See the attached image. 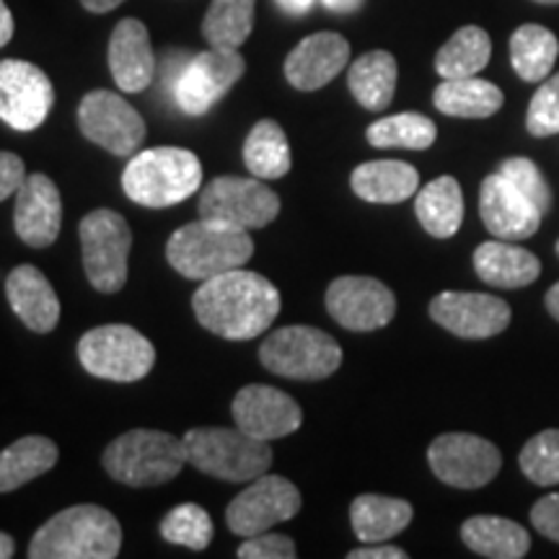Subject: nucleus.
I'll list each match as a JSON object with an SVG mask.
<instances>
[{
  "mask_svg": "<svg viewBox=\"0 0 559 559\" xmlns=\"http://www.w3.org/2000/svg\"><path fill=\"white\" fill-rule=\"evenodd\" d=\"M280 290L267 277L249 270H230L200 283L192 296L194 317L207 332L223 340H254L277 319Z\"/></svg>",
  "mask_w": 559,
  "mask_h": 559,
  "instance_id": "f257e3e1",
  "label": "nucleus"
},
{
  "mask_svg": "<svg viewBox=\"0 0 559 559\" xmlns=\"http://www.w3.org/2000/svg\"><path fill=\"white\" fill-rule=\"evenodd\" d=\"M254 254L247 228L228 226V223L200 218L174 230L166 243V260L181 277L205 280L239 270Z\"/></svg>",
  "mask_w": 559,
  "mask_h": 559,
  "instance_id": "f03ea898",
  "label": "nucleus"
},
{
  "mask_svg": "<svg viewBox=\"0 0 559 559\" xmlns=\"http://www.w3.org/2000/svg\"><path fill=\"white\" fill-rule=\"evenodd\" d=\"M122 549V526L107 508L73 506L60 510L32 536V559H115Z\"/></svg>",
  "mask_w": 559,
  "mask_h": 559,
  "instance_id": "7ed1b4c3",
  "label": "nucleus"
},
{
  "mask_svg": "<svg viewBox=\"0 0 559 559\" xmlns=\"http://www.w3.org/2000/svg\"><path fill=\"white\" fill-rule=\"evenodd\" d=\"M202 164L187 148L138 151L124 166L122 190L143 207H171L200 192Z\"/></svg>",
  "mask_w": 559,
  "mask_h": 559,
  "instance_id": "20e7f679",
  "label": "nucleus"
},
{
  "mask_svg": "<svg viewBox=\"0 0 559 559\" xmlns=\"http://www.w3.org/2000/svg\"><path fill=\"white\" fill-rule=\"evenodd\" d=\"M187 466L185 440L164 430H130L104 451V469L128 487H158L177 479Z\"/></svg>",
  "mask_w": 559,
  "mask_h": 559,
  "instance_id": "39448f33",
  "label": "nucleus"
},
{
  "mask_svg": "<svg viewBox=\"0 0 559 559\" xmlns=\"http://www.w3.org/2000/svg\"><path fill=\"white\" fill-rule=\"evenodd\" d=\"M187 464L223 481H251L267 474L272 449L241 428H194L185 438Z\"/></svg>",
  "mask_w": 559,
  "mask_h": 559,
  "instance_id": "423d86ee",
  "label": "nucleus"
},
{
  "mask_svg": "<svg viewBox=\"0 0 559 559\" xmlns=\"http://www.w3.org/2000/svg\"><path fill=\"white\" fill-rule=\"evenodd\" d=\"M260 360L270 373L293 381H324L342 366V347L317 326H283L260 345Z\"/></svg>",
  "mask_w": 559,
  "mask_h": 559,
  "instance_id": "0eeeda50",
  "label": "nucleus"
},
{
  "mask_svg": "<svg viewBox=\"0 0 559 559\" xmlns=\"http://www.w3.org/2000/svg\"><path fill=\"white\" fill-rule=\"evenodd\" d=\"M79 360L96 379L135 383L153 370L156 349L128 324H104L79 340Z\"/></svg>",
  "mask_w": 559,
  "mask_h": 559,
  "instance_id": "6e6552de",
  "label": "nucleus"
},
{
  "mask_svg": "<svg viewBox=\"0 0 559 559\" xmlns=\"http://www.w3.org/2000/svg\"><path fill=\"white\" fill-rule=\"evenodd\" d=\"M81 254L88 283L99 293H120L128 283L132 230L115 210H94L81 221Z\"/></svg>",
  "mask_w": 559,
  "mask_h": 559,
  "instance_id": "1a4fd4ad",
  "label": "nucleus"
},
{
  "mask_svg": "<svg viewBox=\"0 0 559 559\" xmlns=\"http://www.w3.org/2000/svg\"><path fill=\"white\" fill-rule=\"evenodd\" d=\"M200 218L236 228H264L277 218L280 198L260 177H218L200 194Z\"/></svg>",
  "mask_w": 559,
  "mask_h": 559,
  "instance_id": "9d476101",
  "label": "nucleus"
},
{
  "mask_svg": "<svg viewBox=\"0 0 559 559\" xmlns=\"http://www.w3.org/2000/svg\"><path fill=\"white\" fill-rule=\"evenodd\" d=\"M428 464L443 485L479 489L500 474L502 453L487 438L472 432H445L430 443Z\"/></svg>",
  "mask_w": 559,
  "mask_h": 559,
  "instance_id": "9b49d317",
  "label": "nucleus"
},
{
  "mask_svg": "<svg viewBox=\"0 0 559 559\" xmlns=\"http://www.w3.org/2000/svg\"><path fill=\"white\" fill-rule=\"evenodd\" d=\"M247 60L239 50H210L194 55L174 83V102L190 117H202L241 81Z\"/></svg>",
  "mask_w": 559,
  "mask_h": 559,
  "instance_id": "f8f14e48",
  "label": "nucleus"
},
{
  "mask_svg": "<svg viewBox=\"0 0 559 559\" xmlns=\"http://www.w3.org/2000/svg\"><path fill=\"white\" fill-rule=\"evenodd\" d=\"M83 138L109 151L111 156H135L145 140V122L130 102L115 91H91L79 104Z\"/></svg>",
  "mask_w": 559,
  "mask_h": 559,
  "instance_id": "ddd939ff",
  "label": "nucleus"
},
{
  "mask_svg": "<svg viewBox=\"0 0 559 559\" xmlns=\"http://www.w3.org/2000/svg\"><path fill=\"white\" fill-rule=\"evenodd\" d=\"M300 510V492L290 479L277 474H262L251 479L247 489H241L226 510V523L230 534L249 539L264 534L277 523L290 521Z\"/></svg>",
  "mask_w": 559,
  "mask_h": 559,
  "instance_id": "4468645a",
  "label": "nucleus"
},
{
  "mask_svg": "<svg viewBox=\"0 0 559 559\" xmlns=\"http://www.w3.org/2000/svg\"><path fill=\"white\" fill-rule=\"evenodd\" d=\"M55 104L47 73L26 60H0V120L19 132L37 130Z\"/></svg>",
  "mask_w": 559,
  "mask_h": 559,
  "instance_id": "2eb2a0df",
  "label": "nucleus"
},
{
  "mask_svg": "<svg viewBox=\"0 0 559 559\" xmlns=\"http://www.w3.org/2000/svg\"><path fill=\"white\" fill-rule=\"evenodd\" d=\"M326 311L349 332H376L394 319L396 296L381 280L345 275L326 288Z\"/></svg>",
  "mask_w": 559,
  "mask_h": 559,
  "instance_id": "dca6fc26",
  "label": "nucleus"
},
{
  "mask_svg": "<svg viewBox=\"0 0 559 559\" xmlns=\"http://www.w3.org/2000/svg\"><path fill=\"white\" fill-rule=\"evenodd\" d=\"M430 317L461 340H489L508 330L513 313L506 300L489 293L445 290L430 300Z\"/></svg>",
  "mask_w": 559,
  "mask_h": 559,
  "instance_id": "f3484780",
  "label": "nucleus"
},
{
  "mask_svg": "<svg viewBox=\"0 0 559 559\" xmlns=\"http://www.w3.org/2000/svg\"><path fill=\"white\" fill-rule=\"evenodd\" d=\"M234 423L236 428L249 432L251 438L277 440L296 432L304 425V409L285 391L262 386H243L234 400Z\"/></svg>",
  "mask_w": 559,
  "mask_h": 559,
  "instance_id": "a211bd4d",
  "label": "nucleus"
},
{
  "mask_svg": "<svg viewBox=\"0 0 559 559\" xmlns=\"http://www.w3.org/2000/svg\"><path fill=\"white\" fill-rule=\"evenodd\" d=\"M13 228L26 247L47 249L58 241L62 228V198L47 174H26L16 192Z\"/></svg>",
  "mask_w": 559,
  "mask_h": 559,
  "instance_id": "6ab92c4d",
  "label": "nucleus"
},
{
  "mask_svg": "<svg viewBox=\"0 0 559 559\" xmlns=\"http://www.w3.org/2000/svg\"><path fill=\"white\" fill-rule=\"evenodd\" d=\"M481 223L495 239L523 241L542 226L544 215L500 171L489 174L479 190Z\"/></svg>",
  "mask_w": 559,
  "mask_h": 559,
  "instance_id": "aec40b11",
  "label": "nucleus"
},
{
  "mask_svg": "<svg viewBox=\"0 0 559 559\" xmlns=\"http://www.w3.org/2000/svg\"><path fill=\"white\" fill-rule=\"evenodd\" d=\"M349 62V41L337 32H317L293 47L285 60V79L298 91H319Z\"/></svg>",
  "mask_w": 559,
  "mask_h": 559,
  "instance_id": "412c9836",
  "label": "nucleus"
},
{
  "mask_svg": "<svg viewBox=\"0 0 559 559\" xmlns=\"http://www.w3.org/2000/svg\"><path fill=\"white\" fill-rule=\"evenodd\" d=\"M109 70L117 88L140 94L156 79V52L143 21L122 19L109 37Z\"/></svg>",
  "mask_w": 559,
  "mask_h": 559,
  "instance_id": "4be33fe9",
  "label": "nucleus"
},
{
  "mask_svg": "<svg viewBox=\"0 0 559 559\" xmlns=\"http://www.w3.org/2000/svg\"><path fill=\"white\" fill-rule=\"evenodd\" d=\"M5 296H9L11 311L21 319L26 330L47 334L58 326L60 321V298L45 272L34 264H19L16 270L5 277Z\"/></svg>",
  "mask_w": 559,
  "mask_h": 559,
  "instance_id": "5701e85b",
  "label": "nucleus"
},
{
  "mask_svg": "<svg viewBox=\"0 0 559 559\" xmlns=\"http://www.w3.org/2000/svg\"><path fill=\"white\" fill-rule=\"evenodd\" d=\"M474 272H477L481 283L492 285V288H526L542 275L539 257L531 254L528 249L519 247L515 241H485L474 251Z\"/></svg>",
  "mask_w": 559,
  "mask_h": 559,
  "instance_id": "b1692460",
  "label": "nucleus"
},
{
  "mask_svg": "<svg viewBox=\"0 0 559 559\" xmlns=\"http://www.w3.org/2000/svg\"><path fill=\"white\" fill-rule=\"evenodd\" d=\"M349 187L366 202L396 205L415 198L419 190V174L407 160H368L349 177Z\"/></svg>",
  "mask_w": 559,
  "mask_h": 559,
  "instance_id": "393cba45",
  "label": "nucleus"
},
{
  "mask_svg": "<svg viewBox=\"0 0 559 559\" xmlns=\"http://www.w3.org/2000/svg\"><path fill=\"white\" fill-rule=\"evenodd\" d=\"M461 542L474 555L489 559H521L528 555L531 536L521 523L500 515H474L461 526Z\"/></svg>",
  "mask_w": 559,
  "mask_h": 559,
  "instance_id": "a878e982",
  "label": "nucleus"
},
{
  "mask_svg": "<svg viewBox=\"0 0 559 559\" xmlns=\"http://www.w3.org/2000/svg\"><path fill=\"white\" fill-rule=\"evenodd\" d=\"M415 213L432 239H451L464 223V192L453 177H438L415 194Z\"/></svg>",
  "mask_w": 559,
  "mask_h": 559,
  "instance_id": "bb28decb",
  "label": "nucleus"
},
{
  "mask_svg": "<svg viewBox=\"0 0 559 559\" xmlns=\"http://www.w3.org/2000/svg\"><path fill=\"white\" fill-rule=\"evenodd\" d=\"M415 510L407 500L383 498V495H360L349 506V523L362 544H381L402 534L412 523Z\"/></svg>",
  "mask_w": 559,
  "mask_h": 559,
  "instance_id": "cd10ccee",
  "label": "nucleus"
},
{
  "mask_svg": "<svg viewBox=\"0 0 559 559\" xmlns=\"http://www.w3.org/2000/svg\"><path fill=\"white\" fill-rule=\"evenodd\" d=\"M396 75H400V66L394 55L386 50L366 52L349 66V94L368 111H383L394 99Z\"/></svg>",
  "mask_w": 559,
  "mask_h": 559,
  "instance_id": "c85d7f7f",
  "label": "nucleus"
},
{
  "mask_svg": "<svg viewBox=\"0 0 559 559\" xmlns=\"http://www.w3.org/2000/svg\"><path fill=\"white\" fill-rule=\"evenodd\" d=\"M502 91L495 83L481 81L477 75L469 79H443L432 94V104L438 111L461 120H487L502 109Z\"/></svg>",
  "mask_w": 559,
  "mask_h": 559,
  "instance_id": "c756f323",
  "label": "nucleus"
},
{
  "mask_svg": "<svg viewBox=\"0 0 559 559\" xmlns=\"http://www.w3.org/2000/svg\"><path fill=\"white\" fill-rule=\"evenodd\" d=\"M60 451L55 440L45 436H26L13 440L9 449L0 451V492L29 485L58 464Z\"/></svg>",
  "mask_w": 559,
  "mask_h": 559,
  "instance_id": "7c9ffc66",
  "label": "nucleus"
},
{
  "mask_svg": "<svg viewBox=\"0 0 559 559\" xmlns=\"http://www.w3.org/2000/svg\"><path fill=\"white\" fill-rule=\"evenodd\" d=\"M559 55V41L547 26L523 24L510 37V62L521 81L542 83L549 79Z\"/></svg>",
  "mask_w": 559,
  "mask_h": 559,
  "instance_id": "2f4dec72",
  "label": "nucleus"
},
{
  "mask_svg": "<svg viewBox=\"0 0 559 559\" xmlns=\"http://www.w3.org/2000/svg\"><path fill=\"white\" fill-rule=\"evenodd\" d=\"M492 58V39L481 26H461L436 55L440 79H469L487 68Z\"/></svg>",
  "mask_w": 559,
  "mask_h": 559,
  "instance_id": "473e14b6",
  "label": "nucleus"
},
{
  "mask_svg": "<svg viewBox=\"0 0 559 559\" xmlns=\"http://www.w3.org/2000/svg\"><path fill=\"white\" fill-rule=\"evenodd\" d=\"M243 164L251 177L283 179L290 171V145L275 120L257 122L243 143Z\"/></svg>",
  "mask_w": 559,
  "mask_h": 559,
  "instance_id": "72a5a7b5",
  "label": "nucleus"
},
{
  "mask_svg": "<svg viewBox=\"0 0 559 559\" xmlns=\"http://www.w3.org/2000/svg\"><path fill=\"white\" fill-rule=\"evenodd\" d=\"M257 0H213L202 21V37L210 47L239 50L254 29Z\"/></svg>",
  "mask_w": 559,
  "mask_h": 559,
  "instance_id": "f704fd0d",
  "label": "nucleus"
},
{
  "mask_svg": "<svg viewBox=\"0 0 559 559\" xmlns=\"http://www.w3.org/2000/svg\"><path fill=\"white\" fill-rule=\"evenodd\" d=\"M368 143L373 148H407V151H428L438 138V128L430 117L417 115V111H402V115L383 117L376 120L366 130Z\"/></svg>",
  "mask_w": 559,
  "mask_h": 559,
  "instance_id": "c9c22d12",
  "label": "nucleus"
},
{
  "mask_svg": "<svg viewBox=\"0 0 559 559\" xmlns=\"http://www.w3.org/2000/svg\"><path fill=\"white\" fill-rule=\"evenodd\" d=\"M213 519L205 508L194 506V502H185V506L171 508L166 519L160 521V536L166 542L179 544V547L202 551L213 542Z\"/></svg>",
  "mask_w": 559,
  "mask_h": 559,
  "instance_id": "e433bc0d",
  "label": "nucleus"
},
{
  "mask_svg": "<svg viewBox=\"0 0 559 559\" xmlns=\"http://www.w3.org/2000/svg\"><path fill=\"white\" fill-rule=\"evenodd\" d=\"M521 472L539 487L559 485V430H544L523 445Z\"/></svg>",
  "mask_w": 559,
  "mask_h": 559,
  "instance_id": "4c0bfd02",
  "label": "nucleus"
},
{
  "mask_svg": "<svg viewBox=\"0 0 559 559\" xmlns=\"http://www.w3.org/2000/svg\"><path fill=\"white\" fill-rule=\"evenodd\" d=\"M502 177H506L510 185L519 190L523 198H526L531 205L539 210L542 215H547L551 210V187L549 181L544 179V174L534 160L523 158V156H513L506 158L498 169Z\"/></svg>",
  "mask_w": 559,
  "mask_h": 559,
  "instance_id": "58836bf2",
  "label": "nucleus"
},
{
  "mask_svg": "<svg viewBox=\"0 0 559 559\" xmlns=\"http://www.w3.org/2000/svg\"><path fill=\"white\" fill-rule=\"evenodd\" d=\"M526 128L534 138H549L559 132V73L549 75L531 96Z\"/></svg>",
  "mask_w": 559,
  "mask_h": 559,
  "instance_id": "ea45409f",
  "label": "nucleus"
},
{
  "mask_svg": "<svg viewBox=\"0 0 559 559\" xmlns=\"http://www.w3.org/2000/svg\"><path fill=\"white\" fill-rule=\"evenodd\" d=\"M296 555V542H293L290 536L270 534V531L249 536V539H243L239 547L241 559H293Z\"/></svg>",
  "mask_w": 559,
  "mask_h": 559,
  "instance_id": "a19ab883",
  "label": "nucleus"
},
{
  "mask_svg": "<svg viewBox=\"0 0 559 559\" xmlns=\"http://www.w3.org/2000/svg\"><path fill=\"white\" fill-rule=\"evenodd\" d=\"M531 526L549 542L559 544V492L547 495L531 508Z\"/></svg>",
  "mask_w": 559,
  "mask_h": 559,
  "instance_id": "79ce46f5",
  "label": "nucleus"
},
{
  "mask_svg": "<svg viewBox=\"0 0 559 559\" xmlns=\"http://www.w3.org/2000/svg\"><path fill=\"white\" fill-rule=\"evenodd\" d=\"M26 179V166L16 153L0 151V202L13 198Z\"/></svg>",
  "mask_w": 559,
  "mask_h": 559,
  "instance_id": "37998d69",
  "label": "nucleus"
},
{
  "mask_svg": "<svg viewBox=\"0 0 559 559\" xmlns=\"http://www.w3.org/2000/svg\"><path fill=\"white\" fill-rule=\"evenodd\" d=\"M347 559H407V551L391 544H362L360 549H353Z\"/></svg>",
  "mask_w": 559,
  "mask_h": 559,
  "instance_id": "c03bdc74",
  "label": "nucleus"
},
{
  "mask_svg": "<svg viewBox=\"0 0 559 559\" xmlns=\"http://www.w3.org/2000/svg\"><path fill=\"white\" fill-rule=\"evenodd\" d=\"M280 11H285L288 16H306L313 9V0H275Z\"/></svg>",
  "mask_w": 559,
  "mask_h": 559,
  "instance_id": "a18cd8bd",
  "label": "nucleus"
},
{
  "mask_svg": "<svg viewBox=\"0 0 559 559\" xmlns=\"http://www.w3.org/2000/svg\"><path fill=\"white\" fill-rule=\"evenodd\" d=\"M13 37V16L9 11V5L0 0V47H5Z\"/></svg>",
  "mask_w": 559,
  "mask_h": 559,
  "instance_id": "49530a36",
  "label": "nucleus"
},
{
  "mask_svg": "<svg viewBox=\"0 0 559 559\" xmlns=\"http://www.w3.org/2000/svg\"><path fill=\"white\" fill-rule=\"evenodd\" d=\"M332 13H355L362 9L366 0H321Z\"/></svg>",
  "mask_w": 559,
  "mask_h": 559,
  "instance_id": "de8ad7c7",
  "label": "nucleus"
},
{
  "mask_svg": "<svg viewBox=\"0 0 559 559\" xmlns=\"http://www.w3.org/2000/svg\"><path fill=\"white\" fill-rule=\"evenodd\" d=\"M122 3H124V0H81L83 9L91 11V13H109Z\"/></svg>",
  "mask_w": 559,
  "mask_h": 559,
  "instance_id": "09e8293b",
  "label": "nucleus"
},
{
  "mask_svg": "<svg viewBox=\"0 0 559 559\" xmlns=\"http://www.w3.org/2000/svg\"><path fill=\"white\" fill-rule=\"evenodd\" d=\"M544 300H547V311L559 321V283L551 285V288L547 290V298Z\"/></svg>",
  "mask_w": 559,
  "mask_h": 559,
  "instance_id": "8fccbe9b",
  "label": "nucleus"
},
{
  "mask_svg": "<svg viewBox=\"0 0 559 559\" xmlns=\"http://www.w3.org/2000/svg\"><path fill=\"white\" fill-rule=\"evenodd\" d=\"M13 555H16V542H13V536L0 531V559H11Z\"/></svg>",
  "mask_w": 559,
  "mask_h": 559,
  "instance_id": "3c124183",
  "label": "nucleus"
},
{
  "mask_svg": "<svg viewBox=\"0 0 559 559\" xmlns=\"http://www.w3.org/2000/svg\"><path fill=\"white\" fill-rule=\"evenodd\" d=\"M534 3H542V5H559V0H534Z\"/></svg>",
  "mask_w": 559,
  "mask_h": 559,
  "instance_id": "603ef678",
  "label": "nucleus"
},
{
  "mask_svg": "<svg viewBox=\"0 0 559 559\" xmlns=\"http://www.w3.org/2000/svg\"><path fill=\"white\" fill-rule=\"evenodd\" d=\"M557 257H559V241H557Z\"/></svg>",
  "mask_w": 559,
  "mask_h": 559,
  "instance_id": "864d4df0",
  "label": "nucleus"
}]
</instances>
